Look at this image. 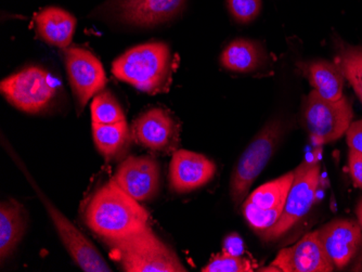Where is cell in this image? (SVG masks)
<instances>
[{"mask_svg":"<svg viewBox=\"0 0 362 272\" xmlns=\"http://www.w3.org/2000/svg\"><path fill=\"white\" fill-rule=\"evenodd\" d=\"M139 203L115 180H110L89 200L85 223L110 247L149 226V213Z\"/></svg>","mask_w":362,"mask_h":272,"instance_id":"cell-1","label":"cell"},{"mask_svg":"<svg viewBox=\"0 0 362 272\" xmlns=\"http://www.w3.org/2000/svg\"><path fill=\"white\" fill-rule=\"evenodd\" d=\"M174 57L165 42L134 47L114 61L112 73L138 90L156 95L168 93L173 83Z\"/></svg>","mask_w":362,"mask_h":272,"instance_id":"cell-2","label":"cell"},{"mask_svg":"<svg viewBox=\"0 0 362 272\" xmlns=\"http://www.w3.org/2000/svg\"><path fill=\"white\" fill-rule=\"evenodd\" d=\"M110 256L126 272H187L176 252L146 227L110 245Z\"/></svg>","mask_w":362,"mask_h":272,"instance_id":"cell-3","label":"cell"},{"mask_svg":"<svg viewBox=\"0 0 362 272\" xmlns=\"http://www.w3.org/2000/svg\"><path fill=\"white\" fill-rule=\"evenodd\" d=\"M281 136V122H269L240 156L230 179V198L235 207L242 205L249 196L250 189L276 152Z\"/></svg>","mask_w":362,"mask_h":272,"instance_id":"cell-4","label":"cell"},{"mask_svg":"<svg viewBox=\"0 0 362 272\" xmlns=\"http://www.w3.org/2000/svg\"><path fill=\"white\" fill-rule=\"evenodd\" d=\"M353 117V107L346 97L327 100L311 90L303 105V125L316 146L331 143L346 135Z\"/></svg>","mask_w":362,"mask_h":272,"instance_id":"cell-5","label":"cell"},{"mask_svg":"<svg viewBox=\"0 0 362 272\" xmlns=\"http://www.w3.org/2000/svg\"><path fill=\"white\" fill-rule=\"evenodd\" d=\"M0 90L10 105L30 114L46 110L57 95L52 75L40 66H28L10 75L0 84Z\"/></svg>","mask_w":362,"mask_h":272,"instance_id":"cell-6","label":"cell"},{"mask_svg":"<svg viewBox=\"0 0 362 272\" xmlns=\"http://www.w3.org/2000/svg\"><path fill=\"white\" fill-rule=\"evenodd\" d=\"M295 177L288 191L281 217L276 225L262 233L266 241L281 237L310 211L317 200L320 186V166L316 162H305L294 170Z\"/></svg>","mask_w":362,"mask_h":272,"instance_id":"cell-7","label":"cell"},{"mask_svg":"<svg viewBox=\"0 0 362 272\" xmlns=\"http://www.w3.org/2000/svg\"><path fill=\"white\" fill-rule=\"evenodd\" d=\"M20 166H21L28 182H30V186L35 189L36 194H37L38 198L40 199V202L44 204L45 208H46L49 218L52 219V223H54L61 242L64 245L65 249L70 254L75 264L83 271H112L111 267L107 265V261L99 253V251L95 249V245L69 220L68 217L62 214V212L52 204V201H49L46 198V196L42 194V191H40V189L36 186V182L33 180L30 174L26 172L23 165Z\"/></svg>","mask_w":362,"mask_h":272,"instance_id":"cell-8","label":"cell"},{"mask_svg":"<svg viewBox=\"0 0 362 272\" xmlns=\"http://www.w3.org/2000/svg\"><path fill=\"white\" fill-rule=\"evenodd\" d=\"M294 177L293 170L262 184L242 203V214L256 232L262 235L274 227L280 219Z\"/></svg>","mask_w":362,"mask_h":272,"instance_id":"cell-9","label":"cell"},{"mask_svg":"<svg viewBox=\"0 0 362 272\" xmlns=\"http://www.w3.org/2000/svg\"><path fill=\"white\" fill-rule=\"evenodd\" d=\"M64 63L77 112L81 114L88 101L105 88L107 75L99 59L81 47L64 49Z\"/></svg>","mask_w":362,"mask_h":272,"instance_id":"cell-10","label":"cell"},{"mask_svg":"<svg viewBox=\"0 0 362 272\" xmlns=\"http://www.w3.org/2000/svg\"><path fill=\"white\" fill-rule=\"evenodd\" d=\"M186 5L187 0H109L103 8L128 25L151 28L172 21Z\"/></svg>","mask_w":362,"mask_h":272,"instance_id":"cell-11","label":"cell"},{"mask_svg":"<svg viewBox=\"0 0 362 272\" xmlns=\"http://www.w3.org/2000/svg\"><path fill=\"white\" fill-rule=\"evenodd\" d=\"M334 269L318 230H315L307 233L293 247L279 252L272 266L260 271L332 272Z\"/></svg>","mask_w":362,"mask_h":272,"instance_id":"cell-12","label":"cell"},{"mask_svg":"<svg viewBox=\"0 0 362 272\" xmlns=\"http://www.w3.org/2000/svg\"><path fill=\"white\" fill-rule=\"evenodd\" d=\"M113 179L138 202H149L160 192V164L151 156H128Z\"/></svg>","mask_w":362,"mask_h":272,"instance_id":"cell-13","label":"cell"},{"mask_svg":"<svg viewBox=\"0 0 362 272\" xmlns=\"http://www.w3.org/2000/svg\"><path fill=\"white\" fill-rule=\"evenodd\" d=\"M318 235L337 269L347 267L362 249L361 227L353 219H334L318 229Z\"/></svg>","mask_w":362,"mask_h":272,"instance_id":"cell-14","label":"cell"},{"mask_svg":"<svg viewBox=\"0 0 362 272\" xmlns=\"http://www.w3.org/2000/svg\"><path fill=\"white\" fill-rule=\"evenodd\" d=\"M133 137L144 147L156 152L170 151L179 141V125L166 110L153 107L134 122Z\"/></svg>","mask_w":362,"mask_h":272,"instance_id":"cell-15","label":"cell"},{"mask_svg":"<svg viewBox=\"0 0 362 272\" xmlns=\"http://www.w3.org/2000/svg\"><path fill=\"white\" fill-rule=\"evenodd\" d=\"M216 172V164L203 154L177 150L170 165V184L176 194H188L209 184Z\"/></svg>","mask_w":362,"mask_h":272,"instance_id":"cell-16","label":"cell"},{"mask_svg":"<svg viewBox=\"0 0 362 272\" xmlns=\"http://www.w3.org/2000/svg\"><path fill=\"white\" fill-rule=\"evenodd\" d=\"M35 24L38 35L47 44L63 50L70 47L76 28V19L70 12L46 8L36 14Z\"/></svg>","mask_w":362,"mask_h":272,"instance_id":"cell-17","label":"cell"},{"mask_svg":"<svg viewBox=\"0 0 362 272\" xmlns=\"http://www.w3.org/2000/svg\"><path fill=\"white\" fill-rule=\"evenodd\" d=\"M300 72L308 79L316 93L327 100L337 101L343 98L344 77L337 63L325 59L300 62Z\"/></svg>","mask_w":362,"mask_h":272,"instance_id":"cell-18","label":"cell"},{"mask_svg":"<svg viewBox=\"0 0 362 272\" xmlns=\"http://www.w3.org/2000/svg\"><path fill=\"white\" fill-rule=\"evenodd\" d=\"M25 208L18 201H3L0 205V259L1 263L21 242L26 229Z\"/></svg>","mask_w":362,"mask_h":272,"instance_id":"cell-19","label":"cell"},{"mask_svg":"<svg viewBox=\"0 0 362 272\" xmlns=\"http://www.w3.org/2000/svg\"><path fill=\"white\" fill-rule=\"evenodd\" d=\"M265 52L258 42L245 38L233 40L221 52V64L235 73H252L265 62Z\"/></svg>","mask_w":362,"mask_h":272,"instance_id":"cell-20","label":"cell"},{"mask_svg":"<svg viewBox=\"0 0 362 272\" xmlns=\"http://www.w3.org/2000/svg\"><path fill=\"white\" fill-rule=\"evenodd\" d=\"M91 128L95 147L107 161L115 160L128 149L133 134L126 121L110 125L93 123Z\"/></svg>","mask_w":362,"mask_h":272,"instance_id":"cell-21","label":"cell"},{"mask_svg":"<svg viewBox=\"0 0 362 272\" xmlns=\"http://www.w3.org/2000/svg\"><path fill=\"white\" fill-rule=\"evenodd\" d=\"M334 62L362 103V47L347 45L341 47Z\"/></svg>","mask_w":362,"mask_h":272,"instance_id":"cell-22","label":"cell"},{"mask_svg":"<svg viewBox=\"0 0 362 272\" xmlns=\"http://www.w3.org/2000/svg\"><path fill=\"white\" fill-rule=\"evenodd\" d=\"M90 110L93 123L110 125L125 121V114L121 105L107 90H103L95 95Z\"/></svg>","mask_w":362,"mask_h":272,"instance_id":"cell-23","label":"cell"},{"mask_svg":"<svg viewBox=\"0 0 362 272\" xmlns=\"http://www.w3.org/2000/svg\"><path fill=\"white\" fill-rule=\"evenodd\" d=\"M203 272H252L253 264L243 256H233L227 253L217 254L202 269Z\"/></svg>","mask_w":362,"mask_h":272,"instance_id":"cell-24","label":"cell"},{"mask_svg":"<svg viewBox=\"0 0 362 272\" xmlns=\"http://www.w3.org/2000/svg\"><path fill=\"white\" fill-rule=\"evenodd\" d=\"M233 19L239 23H250L259 16L262 0H227Z\"/></svg>","mask_w":362,"mask_h":272,"instance_id":"cell-25","label":"cell"},{"mask_svg":"<svg viewBox=\"0 0 362 272\" xmlns=\"http://www.w3.org/2000/svg\"><path fill=\"white\" fill-rule=\"evenodd\" d=\"M349 172L351 179L357 188L362 189V153L357 150L349 149Z\"/></svg>","mask_w":362,"mask_h":272,"instance_id":"cell-26","label":"cell"},{"mask_svg":"<svg viewBox=\"0 0 362 272\" xmlns=\"http://www.w3.org/2000/svg\"><path fill=\"white\" fill-rule=\"evenodd\" d=\"M347 145L362 153V119L353 122L346 131Z\"/></svg>","mask_w":362,"mask_h":272,"instance_id":"cell-27","label":"cell"},{"mask_svg":"<svg viewBox=\"0 0 362 272\" xmlns=\"http://www.w3.org/2000/svg\"><path fill=\"white\" fill-rule=\"evenodd\" d=\"M244 242L238 233H231L223 240V252L233 256H243Z\"/></svg>","mask_w":362,"mask_h":272,"instance_id":"cell-28","label":"cell"},{"mask_svg":"<svg viewBox=\"0 0 362 272\" xmlns=\"http://www.w3.org/2000/svg\"><path fill=\"white\" fill-rule=\"evenodd\" d=\"M356 214H357L358 223H359L362 230V199L358 203L357 207H356Z\"/></svg>","mask_w":362,"mask_h":272,"instance_id":"cell-29","label":"cell"}]
</instances>
